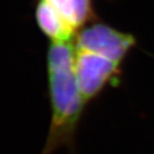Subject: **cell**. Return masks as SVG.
<instances>
[{
    "label": "cell",
    "mask_w": 154,
    "mask_h": 154,
    "mask_svg": "<svg viewBox=\"0 0 154 154\" xmlns=\"http://www.w3.org/2000/svg\"><path fill=\"white\" fill-rule=\"evenodd\" d=\"M36 21L43 33L54 42L71 41L75 29L61 16L48 0H40L36 7Z\"/></svg>",
    "instance_id": "4"
},
{
    "label": "cell",
    "mask_w": 154,
    "mask_h": 154,
    "mask_svg": "<svg viewBox=\"0 0 154 154\" xmlns=\"http://www.w3.org/2000/svg\"><path fill=\"white\" fill-rule=\"evenodd\" d=\"M120 64L94 52L76 48L75 75L85 104L95 98L107 83L115 79Z\"/></svg>",
    "instance_id": "2"
},
{
    "label": "cell",
    "mask_w": 154,
    "mask_h": 154,
    "mask_svg": "<svg viewBox=\"0 0 154 154\" xmlns=\"http://www.w3.org/2000/svg\"><path fill=\"white\" fill-rule=\"evenodd\" d=\"M135 44L131 34L118 31L106 24L86 27L76 37V48L100 54L121 64L127 52Z\"/></svg>",
    "instance_id": "3"
},
{
    "label": "cell",
    "mask_w": 154,
    "mask_h": 154,
    "mask_svg": "<svg viewBox=\"0 0 154 154\" xmlns=\"http://www.w3.org/2000/svg\"><path fill=\"white\" fill-rule=\"evenodd\" d=\"M76 45L73 40L54 42L47 54L51 119L40 154H55L60 149L73 152L85 102L75 75Z\"/></svg>",
    "instance_id": "1"
},
{
    "label": "cell",
    "mask_w": 154,
    "mask_h": 154,
    "mask_svg": "<svg viewBox=\"0 0 154 154\" xmlns=\"http://www.w3.org/2000/svg\"><path fill=\"white\" fill-rule=\"evenodd\" d=\"M74 29L81 27L92 16L91 0H48Z\"/></svg>",
    "instance_id": "5"
}]
</instances>
